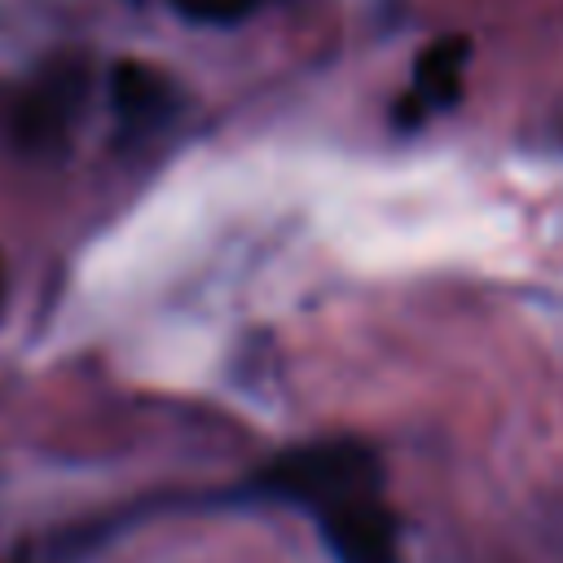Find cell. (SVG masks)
<instances>
[{"label": "cell", "mask_w": 563, "mask_h": 563, "mask_svg": "<svg viewBox=\"0 0 563 563\" xmlns=\"http://www.w3.org/2000/svg\"><path fill=\"white\" fill-rule=\"evenodd\" d=\"M260 488L299 506L339 563H400V523L369 444L352 435L299 444L260 471Z\"/></svg>", "instance_id": "1"}, {"label": "cell", "mask_w": 563, "mask_h": 563, "mask_svg": "<svg viewBox=\"0 0 563 563\" xmlns=\"http://www.w3.org/2000/svg\"><path fill=\"white\" fill-rule=\"evenodd\" d=\"M114 110L132 123H145V119H158L167 106H172V84L167 75H158L154 66L145 62H123L114 66Z\"/></svg>", "instance_id": "4"}, {"label": "cell", "mask_w": 563, "mask_h": 563, "mask_svg": "<svg viewBox=\"0 0 563 563\" xmlns=\"http://www.w3.org/2000/svg\"><path fill=\"white\" fill-rule=\"evenodd\" d=\"M0 299H4V268H0Z\"/></svg>", "instance_id": "6"}, {"label": "cell", "mask_w": 563, "mask_h": 563, "mask_svg": "<svg viewBox=\"0 0 563 563\" xmlns=\"http://www.w3.org/2000/svg\"><path fill=\"white\" fill-rule=\"evenodd\" d=\"M466 62H471V44H466L462 35L435 40V44L418 57V66H413V88H409V97H405L400 110H396L400 123L413 128V123H422L427 114L449 110V106L462 97Z\"/></svg>", "instance_id": "3"}, {"label": "cell", "mask_w": 563, "mask_h": 563, "mask_svg": "<svg viewBox=\"0 0 563 563\" xmlns=\"http://www.w3.org/2000/svg\"><path fill=\"white\" fill-rule=\"evenodd\" d=\"M84 88H88V75H84L79 62H53L9 106L4 123H9L13 145H22V150H53L70 132V123L79 114Z\"/></svg>", "instance_id": "2"}, {"label": "cell", "mask_w": 563, "mask_h": 563, "mask_svg": "<svg viewBox=\"0 0 563 563\" xmlns=\"http://www.w3.org/2000/svg\"><path fill=\"white\" fill-rule=\"evenodd\" d=\"M264 0H172V9L185 22H202V26H233L242 18H251Z\"/></svg>", "instance_id": "5"}]
</instances>
